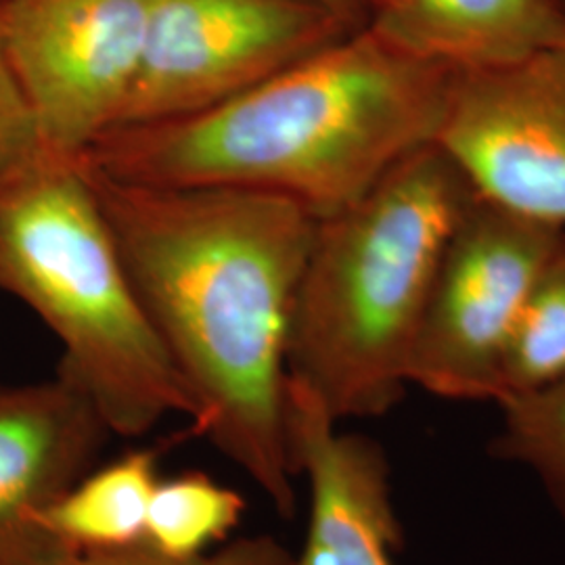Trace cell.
<instances>
[{
	"label": "cell",
	"instance_id": "obj_17",
	"mask_svg": "<svg viewBox=\"0 0 565 565\" xmlns=\"http://www.w3.org/2000/svg\"><path fill=\"white\" fill-rule=\"evenodd\" d=\"M42 147L46 145L36 118L0 44V168L23 160Z\"/></svg>",
	"mask_w": 565,
	"mask_h": 565
},
{
	"label": "cell",
	"instance_id": "obj_12",
	"mask_svg": "<svg viewBox=\"0 0 565 565\" xmlns=\"http://www.w3.org/2000/svg\"><path fill=\"white\" fill-rule=\"evenodd\" d=\"M158 482L156 450L121 455L84 473L39 515V524L74 553L141 543Z\"/></svg>",
	"mask_w": 565,
	"mask_h": 565
},
{
	"label": "cell",
	"instance_id": "obj_10",
	"mask_svg": "<svg viewBox=\"0 0 565 565\" xmlns=\"http://www.w3.org/2000/svg\"><path fill=\"white\" fill-rule=\"evenodd\" d=\"M340 425L308 387L287 377V445L310 488L306 541L291 565H396L403 525L384 448Z\"/></svg>",
	"mask_w": 565,
	"mask_h": 565
},
{
	"label": "cell",
	"instance_id": "obj_16",
	"mask_svg": "<svg viewBox=\"0 0 565 565\" xmlns=\"http://www.w3.org/2000/svg\"><path fill=\"white\" fill-rule=\"evenodd\" d=\"M294 555L273 536H249L212 553L174 557L149 543L84 551L67 565H291Z\"/></svg>",
	"mask_w": 565,
	"mask_h": 565
},
{
	"label": "cell",
	"instance_id": "obj_15",
	"mask_svg": "<svg viewBox=\"0 0 565 565\" xmlns=\"http://www.w3.org/2000/svg\"><path fill=\"white\" fill-rule=\"evenodd\" d=\"M564 377L565 231L532 282L513 329L503 366V398Z\"/></svg>",
	"mask_w": 565,
	"mask_h": 565
},
{
	"label": "cell",
	"instance_id": "obj_9",
	"mask_svg": "<svg viewBox=\"0 0 565 565\" xmlns=\"http://www.w3.org/2000/svg\"><path fill=\"white\" fill-rule=\"evenodd\" d=\"M107 436L97 406L60 371L0 385V565H67L78 555L39 515L90 471Z\"/></svg>",
	"mask_w": 565,
	"mask_h": 565
},
{
	"label": "cell",
	"instance_id": "obj_18",
	"mask_svg": "<svg viewBox=\"0 0 565 565\" xmlns=\"http://www.w3.org/2000/svg\"><path fill=\"white\" fill-rule=\"evenodd\" d=\"M350 28H363L369 20V0H317Z\"/></svg>",
	"mask_w": 565,
	"mask_h": 565
},
{
	"label": "cell",
	"instance_id": "obj_11",
	"mask_svg": "<svg viewBox=\"0 0 565 565\" xmlns=\"http://www.w3.org/2000/svg\"><path fill=\"white\" fill-rule=\"evenodd\" d=\"M364 25L452 70L484 67L565 44V0H369Z\"/></svg>",
	"mask_w": 565,
	"mask_h": 565
},
{
	"label": "cell",
	"instance_id": "obj_4",
	"mask_svg": "<svg viewBox=\"0 0 565 565\" xmlns=\"http://www.w3.org/2000/svg\"><path fill=\"white\" fill-rule=\"evenodd\" d=\"M0 291L60 340L57 371L111 434L139 438L198 406L142 312L82 158L49 147L0 168Z\"/></svg>",
	"mask_w": 565,
	"mask_h": 565
},
{
	"label": "cell",
	"instance_id": "obj_1",
	"mask_svg": "<svg viewBox=\"0 0 565 565\" xmlns=\"http://www.w3.org/2000/svg\"><path fill=\"white\" fill-rule=\"evenodd\" d=\"M84 163L142 312L195 401V431L291 518L287 331L317 216L258 191L121 181Z\"/></svg>",
	"mask_w": 565,
	"mask_h": 565
},
{
	"label": "cell",
	"instance_id": "obj_14",
	"mask_svg": "<svg viewBox=\"0 0 565 565\" xmlns=\"http://www.w3.org/2000/svg\"><path fill=\"white\" fill-rule=\"evenodd\" d=\"M243 511L237 490L198 471L182 473L156 486L142 541L166 555L193 557L224 541Z\"/></svg>",
	"mask_w": 565,
	"mask_h": 565
},
{
	"label": "cell",
	"instance_id": "obj_6",
	"mask_svg": "<svg viewBox=\"0 0 565 565\" xmlns=\"http://www.w3.org/2000/svg\"><path fill=\"white\" fill-rule=\"evenodd\" d=\"M352 30L317 0H147L118 128L202 114Z\"/></svg>",
	"mask_w": 565,
	"mask_h": 565
},
{
	"label": "cell",
	"instance_id": "obj_3",
	"mask_svg": "<svg viewBox=\"0 0 565 565\" xmlns=\"http://www.w3.org/2000/svg\"><path fill=\"white\" fill-rule=\"evenodd\" d=\"M473 200L434 142L317 218L289 319L287 377L338 424L384 417L403 401L431 287Z\"/></svg>",
	"mask_w": 565,
	"mask_h": 565
},
{
	"label": "cell",
	"instance_id": "obj_8",
	"mask_svg": "<svg viewBox=\"0 0 565 565\" xmlns=\"http://www.w3.org/2000/svg\"><path fill=\"white\" fill-rule=\"evenodd\" d=\"M436 145L478 198L565 228V44L455 70Z\"/></svg>",
	"mask_w": 565,
	"mask_h": 565
},
{
	"label": "cell",
	"instance_id": "obj_7",
	"mask_svg": "<svg viewBox=\"0 0 565 565\" xmlns=\"http://www.w3.org/2000/svg\"><path fill=\"white\" fill-rule=\"evenodd\" d=\"M145 21L147 0H0V44L49 149L82 158L118 128Z\"/></svg>",
	"mask_w": 565,
	"mask_h": 565
},
{
	"label": "cell",
	"instance_id": "obj_5",
	"mask_svg": "<svg viewBox=\"0 0 565 565\" xmlns=\"http://www.w3.org/2000/svg\"><path fill=\"white\" fill-rule=\"evenodd\" d=\"M564 231L476 195L438 268L408 384L445 401L501 403L513 329Z\"/></svg>",
	"mask_w": 565,
	"mask_h": 565
},
{
	"label": "cell",
	"instance_id": "obj_13",
	"mask_svg": "<svg viewBox=\"0 0 565 565\" xmlns=\"http://www.w3.org/2000/svg\"><path fill=\"white\" fill-rule=\"evenodd\" d=\"M497 406L501 425L488 452L527 469L565 520V377L505 396Z\"/></svg>",
	"mask_w": 565,
	"mask_h": 565
},
{
	"label": "cell",
	"instance_id": "obj_2",
	"mask_svg": "<svg viewBox=\"0 0 565 565\" xmlns=\"http://www.w3.org/2000/svg\"><path fill=\"white\" fill-rule=\"evenodd\" d=\"M452 72L363 25L202 114L114 128L82 158L121 181L247 189L323 218L436 142Z\"/></svg>",
	"mask_w": 565,
	"mask_h": 565
}]
</instances>
